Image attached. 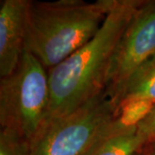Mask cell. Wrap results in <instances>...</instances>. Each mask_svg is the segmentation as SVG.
Segmentation results:
<instances>
[{
  "mask_svg": "<svg viewBox=\"0 0 155 155\" xmlns=\"http://www.w3.org/2000/svg\"><path fill=\"white\" fill-rule=\"evenodd\" d=\"M141 2L115 0L94 37L48 70L50 101L46 124L77 110L105 91L113 53Z\"/></svg>",
  "mask_w": 155,
  "mask_h": 155,
  "instance_id": "1",
  "label": "cell"
},
{
  "mask_svg": "<svg viewBox=\"0 0 155 155\" xmlns=\"http://www.w3.org/2000/svg\"><path fill=\"white\" fill-rule=\"evenodd\" d=\"M115 0H28L25 49L48 71L96 35Z\"/></svg>",
  "mask_w": 155,
  "mask_h": 155,
  "instance_id": "2",
  "label": "cell"
},
{
  "mask_svg": "<svg viewBox=\"0 0 155 155\" xmlns=\"http://www.w3.org/2000/svg\"><path fill=\"white\" fill-rule=\"evenodd\" d=\"M48 71L25 49L17 69L0 80V124L33 142L48 112Z\"/></svg>",
  "mask_w": 155,
  "mask_h": 155,
  "instance_id": "3",
  "label": "cell"
},
{
  "mask_svg": "<svg viewBox=\"0 0 155 155\" xmlns=\"http://www.w3.org/2000/svg\"><path fill=\"white\" fill-rule=\"evenodd\" d=\"M114 111L104 91L77 110L48 122L32 142L31 155H84Z\"/></svg>",
  "mask_w": 155,
  "mask_h": 155,
  "instance_id": "4",
  "label": "cell"
},
{
  "mask_svg": "<svg viewBox=\"0 0 155 155\" xmlns=\"http://www.w3.org/2000/svg\"><path fill=\"white\" fill-rule=\"evenodd\" d=\"M155 54V0H142L113 53L105 91L126 80Z\"/></svg>",
  "mask_w": 155,
  "mask_h": 155,
  "instance_id": "5",
  "label": "cell"
},
{
  "mask_svg": "<svg viewBox=\"0 0 155 155\" xmlns=\"http://www.w3.org/2000/svg\"><path fill=\"white\" fill-rule=\"evenodd\" d=\"M28 0H2L0 3V76L17 69L25 51Z\"/></svg>",
  "mask_w": 155,
  "mask_h": 155,
  "instance_id": "6",
  "label": "cell"
},
{
  "mask_svg": "<svg viewBox=\"0 0 155 155\" xmlns=\"http://www.w3.org/2000/svg\"><path fill=\"white\" fill-rule=\"evenodd\" d=\"M105 93L115 110L133 100H148L155 103V54L126 80Z\"/></svg>",
  "mask_w": 155,
  "mask_h": 155,
  "instance_id": "7",
  "label": "cell"
},
{
  "mask_svg": "<svg viewBox=\"0 0 155 155\" xmlns=\"http://www.w3.org/2000/svg\"><path fill=\"white\" fill-rule=\"evenodd\" d=\"M154 106L155 103L148 100H133L119 105L101 128L96 141L137 131L140 122Z\"/></svg>",
  "mask_w": 155,
  "mask_h": 155,
  "instance_id": "8",
  "label": "cell"
},
{
  "mask_svg": "<svg viewBox=\"0 0 155 155\" xmlns=\"http://www.w3.org/2000/svg\"><path fill=\"white\" fill-rule=\"evenodd\" d=\"M147 141L137 131L96 141L84 155H135Z\"/></svg>",
  "mask_w": 155,
  "mask_h": 155,
  "instance_id": "9",
  "label": "cell"
},
{
  "mask_svg": "<svg viewBox=\"0 0 155 155\" xmlns=\"http://www.w3.org/2000/svg\"><path fill=\"white\" fill-rule=\"evenodd\" d=\"M32 142L17 131L1 127L0 155H31Z\"/></svg>",
  "mask_w": 155,
  "mask_h": 155,
  "instance_id": "10",
  "label": "cell"
},
{
  "mask_svg": "<svg viewBox=\"0 0 155 155\" xmlns=\"http://www.w3.org/2000/svg\"><path fill=\"white\" fill-rule=\"evenodd\" d=\"M137 132L144 137L147 144L155 142V106L149 115L140 122Z\"/></svg>",
  "mask_w": 155,
  "mask_h": 155,
  "instance_id": "11",
  "label": "cell"
},
{
  "mask_svg": "<svg viewBox=\"0 0 155 155\" xmlns=\"http://www.w3.org/2000/svg\"><path fill=\"white\" fill-rule=\"evenodd\" d=\"M135 155H155V142L145 145Z\"/></svg>",
  "mask_w": 155,
  "mask_h": 155,
  "instance_id": "12",
  "label": "cell"
}]
</instances>
